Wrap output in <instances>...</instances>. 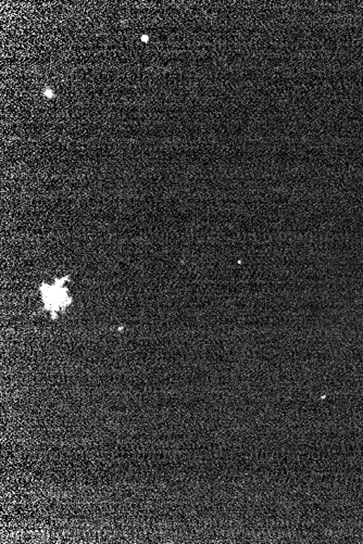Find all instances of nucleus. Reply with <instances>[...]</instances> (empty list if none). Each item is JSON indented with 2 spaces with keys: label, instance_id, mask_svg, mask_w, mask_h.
<instances>
[{
  "label": "nucleus",
  "instance_id": "f257e3e1",
  "mask_svg": "<svg viewBox=\"0 0 363 544\" xmlns=\"http://www.w3.org/2000/svg\"><path fill=\"white\" fill-rule=\"evenodd\" d=\"M63 283L62 280H57L56 284L43 287L42 294H43V299L45 301L46 309H48V310H63L69 304L70 300H71V298L68 297V290L69 289L64 288L62 286Z\"/></svg>",
  "mask_w": 363,
  "mask_h": 544
}]
</instances>
